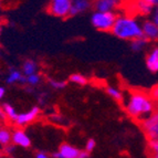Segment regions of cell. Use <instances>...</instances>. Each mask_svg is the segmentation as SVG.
I'll return each instance as SVG.
<instances>
[{"instance_id":"6da1fadb","label":"cell","mask_w":158,"mask_h":158,"mask_svg":"<svg viewBox=\"0 0 158 158\" xmlns=\"http://www.w3.org/2000/svg\"><path fill=\"white\" fill-rule=\"evenodd\" d=\"M114 35L123 40H134L143 37V29L138 22L132 17H118L112 29Z\"/></svg>"},{"instance_id":"7a4b0ae2","label":"cell","mask_w":158,"mask_h":158,"mask_svg":"<svg viewBox=\"0 0 158 158\" xmlns=\"http://www.w3.org/2000/svg\"><path fill=\"white\" fill-rule=\"evenodd\" d=\"M154 104L147 95L143 93H133L126 104V111L134 118H144L153 113Z\"/></svg>"},{"instance_id":"3957f363","label":"cell","mask_w":158,"mask_h":158,"mask_svg":"<svg viewBox=\"0 0 158 158\" xmlns=\"http://www.w3.org/2000/svg\"><path fill=\"white\" fill-rule=\"evenodd\" d=\"M116 18L112 11H96L93 13L91 21L94 28L100 31H112Z\"/></svg>"},{"instance_id":"277c9868","label":"cell","mask_w":158,"mask_h":158,"mask_svg":"<svg viewBox=\"0 0 158 158\" xmlns=\"http://www.w3.org/2000/svg\"><path fill=\"white\" fill-rule=\"evenodd\" d=\"M71 6L72 0H50L49 11L53 16L64 18L70 15Z\"/></svg>"},{"instance_id":"5b68a950","label":"cell","mask_w":158,"mask_h":158,"mask_svg":"<svg viewBox=\"0 0 158 158\" xmlns=\"http://www.w3.org/2000/svg\"><path fill=\"white\" fill-rule=\"evenodd\" d=\"M143 128L149 139H158V111L144 119Z\"/></svg>"},{"instance_id":"8992f818","label":"cell","mask_w":158,"mask_h":158,"mask_svg":"<svg viewBox=\"0 0 158 158\" xmlns=\"http://www.w3.org/2000/svg\"><path fill=\"white\" fill-rule=\"evenodd\" d=\"M80 152L77 148H75L74 146L69 145V144H63L61 145L59 148L58 153L53 154L54 158H79Z\"/></svg>"},{"instance_id":"52a82bcc","label":"cell","mask_w":158,"mask_h":158,"mask_svg":"<svg viewBox=\"0 0 158 158\" xmlns=\"http://www.w3.org/2000/svg\"><path fill=\"white\" fill-rule=\"evenodd\" d=\"M40 113V108L39 107H32L29 112H26V113L18 114V117L16 119V123L19 126H23V125L30 124L31 122H33L34 119L39 116Z\"/></svg>"},{"instance_id":"ba28073f","label":"cell","mask_w":158,"mask_h":158,"mask_svg":"<svg viewBox=\"0 0 158 158\" xmlns=\"http://www.w3.org/2000/svg\"><path fill=\"white\" fill-rule=\"evenodd\" d=\"M143 37L147 40H158V26L155 22L145 21L142 26Z\"/></svg>"},{"instance_id":"9c48e42d","label":"cell","mask_w":158,"mask_h":158,"mask_svg":"<svg viewBox=\"0 0 158 158\" xmlns=\"http://www.w3.org/2000/svg\"><path fill=\"white\" fill-rule=\"evenodd\" d=\"M12 142L17 146L23 148H28L31 146V140H30L29 136L22 129H17L12 133Z\"/></svg>"},{"instance_id":"30bf717a","label":"cell","mask_w":158,"mask_h":158,"mask_svg":"<svg viewBox=\"0 0 158 158\" xmlns=\"http://www.w3.org/2000/svg\"><path fill=\"white\" fill-rule=\"evenodd\" d=\"M91 7L90 0H72L70 16H77L79 13L86 11Z\"/></svg>"},{"instance_id":"8fae6325","label":"cell","mask_w":158,"mask_h":158,"mask_svg":"<svg viewBox=\"0 0 158 158\" xmlns=\"http://www.w3.org/2000/svg\"><path fill=\"white\" fill-rule=\"evenodd\" d=\"M119 5V0H95L96 11H113Z\"/></svg>"},{"instance_id":"7c38bea8","label":"cell","mask_w":158,"mask_h":158,"mask_svg":"<svg viewBox=\"0 0 158 158\" xmlns=\"http://www.w3.org/2000/svg\"><path fill=\"white\" fill-rule=\"evenodd\" d=\"M146 65L150 72H158V48H155L149 52L146 59Z\"/></svg>"},{"instance_id":"4fadbf2b","label":"cell","mask_w":158,"mask_h":158,"mask_svg":"<svg viewBox=\"0 0 158 158\" xmlns=\"http://www.w3.org/2000/svg\"><path fill=\"white\" fill-rule=\"evenodd\" d=\"M135 11L140 15H149L154 11V6L145 0H135L134 1Z\"/></svg>"},{"instance_id":"5bb4252c","label":"cell","mask_w":158,"mask_h":158,"mask_svg":"<svg viewBox=\"0 0 158 158\" xmlns=\"http://www.w3.org/2000/svg\"><path fill=\"white\" fill-rule=\"evenodd\" d=\"M38 65L37 63L32 60H27L22 65V73L24 75H30V74L37 73Z\"/></svg>"},{"instance_id":"9a60e30c","label":"cell","mask_w":158,"mask_h":158,"mask_svg":"<svg viewBox=\"0 0 158 158\" xmlns=\"http://www.w3.org/2000/svg\"><path fill=\"white\" fill-rule=\"evenodd\" d=\"M147 41L148 40L144 37H140V38H137V39L132 40V44H131V48H132V50L135 51V52H139L142 51L144 48L146 47L147 44Z\"/></svg>"},{"instance_id":"2e32d148","label":"cell","mask_w":158,"mask_h":158,"mask_svg":"<svg viewBox=\"0 0 158 158\" xmlns=\"http://www.w3.org/2000/svg\"><path fill=\"white\" fill-rule=\"evenodd\" d=\"M2 108H3V111H5L6 115H7V118H9L10 121L16 122L17 117H18V113H17L16 108L13 107V106H11L10 104H7V103L3 104Z\"/></svg>"},{"instance_id":"e0dca14e","label":"cell","mask_w":158,"mask_h":158,"mask_svg":"<svg viewBox=\"0 0 158 158\" xmlns=\"http://www.w3.org/2000/svg\"><path fill=\"white\" fill-rule=\"evenodd\" d=\"M12 140V134L8 129H0V145L6 146Z\"/></svg>"},{"instance_id":"ac0fdd59","label":"cell","mask_w":158,"mask_h":158,"mask_svg":"<svg viewBox=\"0 0 158 158\" xmlns=\"http://www.w3.org/2000/svg\"><path fill=\"white\" fill-rule=\"evenodd\" d=\"M22 74L23 73H21V72L18 71V70H11L8 77H7V83H8V84H13V83L20 82Z\"/></svg>"},{"instance_id":"d6986e66","label":"cell","mask_w":158,"mask_h":158,"mask_svg":"<svg viewBox=\"0 0 158 158\" xmlns=\"http://www.w3.org/2000/svg\"><path fill=\"white\" fill-rule=\"evenodd\" d=\"M106 92H107V94L110 95L111 98H113L114 100L123 101V94H122V92L118 89H116V87H114V86H108L107 89H106Z\"/></svg>"},{"instance_id":"ffe728a7","label":"cell","mask_w":158,"mask_h":158,"mask_svg":"<svg viewBox=\"0 0 158 158\" xmlns=\"http://www.w3.org/2000/svg\"><path fill=\"white\" fill-rule=\"evenodd\" d=\"M70 81L72 83H75V84H79V85H85L87 83V80L85 77H83L82 74H72L70 75Z\"/></svg>"},{"instance_id":"44dd1931","label":"cell","mask_w":158,"mask_h":158,"mask_svg":"<svg viewBox=\"0 0 158 158\" xmlns=\"http://www.w3.org/2000/svg\"><path fill=\"white\" fill-rule=\"evenodd\" d=\"M40 80H41V77H40L39 74L37 73H33V74H30V75H27V83L30 85H37L40 83Z\"/></svg>"},{"instance_id":"7402d4cb","label":"cell","mask_w":158,"mask_h":158,"mask_svg":"<svg viewBox=\"0 0 158 158\" xmlns=\"http://www.w3.org/2000/svg\"><path fill=\"white\" fill-rule=\"evenodd\" d=\"M149 148H150V152L153 153L154 157L158 158V139H150Z\"/></svg>"},{"instance_id":"603a6c76","label":"cell","mask_w":158,"mask_h":158,"mask_svg":"<svg viewBox=\"0 0 158 158\" xmlns=\"http://www.w3.org/2000/svg\"><path fill=\"white\" fill-rule=\"evenodd\" d=\"M50 84L52 87H54L56 90H61L64 89L66 85V83L64 81H58V80H50Z\"/></svg>"},{"instance_id":"cb8c5ba5","label":"cell","mask_w":158,"mask_h":158,"mask_svg":"<svg viewBox=\"0 0 158 158\" xmlns=\"http://www.w3.org/2000/svg\"><path fill=\"white\" fill-rule=\"evenodd\" d=\"M95 146H96V143H95L94 139H89L86 143V146H85V150H87L89 153H91V152H93L95 148Z\"/></svg>"},{"instance_id":"d4e9b609","label":"cell","mask_w":158,"mask_h":158,"mask_svg":"<svg viewBox=\"0 0 158 158\" xmlns=\"http://www.w3.org/2000/svg\"><path fill=\"white\" fill-rule=\"evenodd\" d=\"M16 144H8V145L5 146V152L7 155H12L16 150Z\"/></svg>"},{"instance_id":"484cf974","label":"cell","mask_w":158,"mask_h":158,"mask_svg":"<svg viewBox=\"0 0 158 158\" xmlns=\"http://www.w3.org/2000/svg\"><path fill=\"white\" fill-rule=\"evenodd\" d=\"M153 21L155 22V23L158 26V5L155 6V9H154V12H153Z\"/></svg>"},{"instance_id":"4316f807","label":"cell","mask_w":158,"mask_h":158,"mask_svg":"<svg viewBox=\"0 0 158 158\" xmlns=\"http://www.w3.org/2000/svg\"><path fill=\"white\" fill-rule=\"evenodd\" d=\"M89 156H90V153L87 150H84V152H80L79 158H87Z\"/></svg>"},{"instance_id":"83f0119b","label":"cell","mask_w":158,"mask_h":158,"mask_svg":"<svg viewBox=\"0 0 158 158\" xmlns=\"http://www.w3.org/2000/svg\"><path fill=\"white\" fill-rule=\"evenodd\" d=\"M35 157L37 158H48V155L44 152H39V153L35 154Z\"/></svg>"},{"instance_id":"f1b7e54d","label":"cell","mask_w":158,"mask_h":158,"mask_svg":"<svg viewBox=\"0 0 158 158\" xmlns=\"http://www.w3.org/2000/svg\"><path fill=\"white\" fill-rule=\"evenodd\" d=\"M152 95H153V98H155V100H158V87L154 89L153 92H152Z\"/></svg>"},{"instance_id":"f546056e","label":"cell","mask_w":158,"mask_h":158,"mask_svg":"<svg viewBox=\"0 0 158 158\" xmlns=\"http://www.w3.org/2000/svg\"><path fill=\"white\" fill-rule=\"evenodd\" d=\"M6 118H7V115H6L3 108L0 107V119H6Z\"/></svg>"},{"instance_id":"4dcf8cb0","label":"cell","mask_w":158,"mask_h":158,"mask_svg":"<svg viewBox=\"0 0 158 158\" xmlns=\"http://www.w3.org/2000/svg\"><path fill=\"white\" fill-rule=\"evenodd\" d=\"M5 93H6V90L2 86H0V100H2V98L5 96Z\"/></svg>"},{"instance_id":"1f68e13d","label":"cell","mask_w":158,"mask_h":158,"mask_svg":"<svg viewBox=\"0 0 158 158\" xmlns=\"http://www.w3.org/2000/svg\"><path fill=\"white\" fill-rule=\"evenodd\" d=\"M145 1H147V2H149L150 5H153L154 7L158 5V0H145Z\"/></svg>"}]
</instances>
